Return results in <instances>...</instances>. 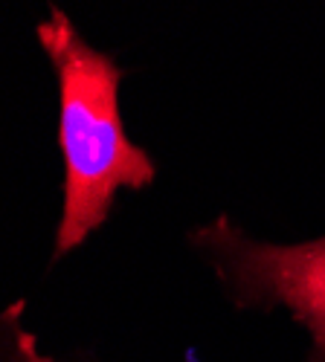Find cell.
I'll return each instance as SVG.
<instances>
[{
  "label": "cell",
  "instance_id": "obj_1",
  "mask_svg": "<svg viewBox=\"0 0 325 362\" xmlns=\"http://www.w3.org/2000/svg\"><path fill=\"white\" fill-rule=\"evenodd\" d=\"M35 38L58 81V148L64 160L62 218L52 250L58 261L105 226L122 189H149L157 165L122 125V67L116 58L84 41L58 6H50V18L35 26Z\"/></svg>",
  "mask_w": 325,
  "mask_h": 362
},
{
  "label": "cell",
  "instance_id": "obj_2",
  "mask_svg": "<svg viewBox=\"0 0 325 362\" xmlns=\"http://www.w3.org/2000/svg\"><path fill=\"white\" fill-rule=\"evenodd\" d=\"M189 247L239 310H285L308 337L305 362H325V235L302 244L253 238L229 215L195 226Z\"/></svg>",
  "mask_w": 325,
  "mask_h": 362
},
{
  "label": "cell",
  "instance_id": "obj_3",
  "mask_svg": "<svg viewBox=\"0 0 325 362\" xmlns=\"http://www.w3.org/2000/svg\"><path fill=\"white\" fill-rule=\"evenodd\" d=\"M26 301H12L0 310V362H55L38 345V337L23 322Z\"/></svg>",
  "mask_w": 325,
  "mask_h": 362
},
{
  "label": "cell",
  "instance_id": "obj_4",
  "mask_svg": "<svg viewBox=\"0 0 325 362\" xmlns=\"http://www.w3.org/2000/svg\"><path fill=\"white\" fill-rule=\"evenodd\" d=\"M55 362H62V359H55Z\"/></svg>",
  "mask_w": 325,
  "mask_h": 362
}]
</instances>
